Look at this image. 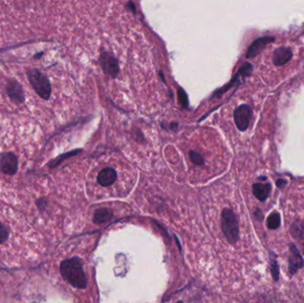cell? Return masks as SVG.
Masks as SVG:
<instances>
[{
	"label": "cell",
	"instance_id": "6da1fadb",
	"mask_svg": "<svg viewBox=\"0 0 304 303\" xmlns=\"http://www.w3.org/2000/svg\"><path fill=\"white\" fill-rule=\"evenodd\" d=\"M60 270L63 278L72 286L76 288H86L87 278L79 259L72 258L63 261Z\"/></svg>",
	"mask_w": 304,
	"mask_h": 303
},
{
	"label": "cell",
	"instance_id": "7a4b0ae2",
	"mask_svg": "<svg viewBox=\"0 0 304 303\" xmlns=\"http://www.w3.org/2000/svg\"><path fill=\"white\" fill-rule=\"evenodd\" d=\"M221 228L226 240L230 245H236L240 237L238 219L230 208H224L221 217Z\"/></svg>",
	"mask_w": 304,
	"mask_h": 303
},
{
	"label": "cell",
	"instance_id": "3957f363",
	"mask_svg": "<svg viewBox=\"0 0 304 303\" xmlns=\"http://www.w3.org/2000/svg\"><path fill=\"white\" fill-rule=\"evenodd\" d=\"M27 76L34 90L42 99L49 100L52 93V86L48 76L42 72L33 69L28 71Z\"/></svg>",
	"mask_w": 304,
	"mask_h": 303
},
{
	"label": "cell",
	"instance_id": "277c9868",
	"mask_svg": "<svg viewBox=\"0 0 304 303\" xmlns=\"http://www.w3.org/2000/svg\"><path fill=\"white\" fill-rule=\"evenodd\" d=\"M101 67L107 75L111 77H116L119 72V65L118 60L111 52L102 51L100 57Z\"/></svg>",
	"mask_w": 304,
	"mask_h": 303
},
{
	"label": "cell",
	"instance_id": "5b68a950",
	"mask_svg": "<svg viewBox=\"0 0 304 303\" xmlns=\"http://www.w3.org/2000/svg\"><path fill=\"white\" fill-rule=\"evenodd\" d=\"M18 166V158L13 152H5L0 156V171L6 176L15 175Z\"/></svg>",
	"mask_w": 304,
	"mask_h": 303
},
{
	"label": "cell",
	"instance_id": "8992f818",
	"mask_svg": "<svg viewBox=\"0 0 304 303\" xmlns=\"http://www.w3.org/2000/svg\"><path fill=\"white\" fill-rule=\"evenodd\" d=\"M252 109L248 105H240L234 111L235 124L240 131H246L252 118Z\"/></svg>",
	"mask_w": 304,
	"mask_h": 303
},
{
	"label": "cell",
	"instance_id": "52a82bcc",
	"mask_svg": "<svg viewBox=\"0 0 304 303\" xmlns=\"http://www.w3.org/2000/svg\"><path fill=\"white\" fill-rule=\"evenodd\" d=\"M290 255L288 259V273L294 277L298 270L304 268V258L295 244H290Z\"/></svg>",
	"mask_w": 304,
	"mask_h": 303
},
{
	"label": "cell",
	"instance_id": "ba28073f",
	"mask_svg": "<svg viewBox=\"0 0 304 303\" xmlns=\"http://www.w3.org/2000/svg\"><path fill=\"white\" fill-rule=\"evenodd\" d=\"M6 94L15 104H22L25 101V95L23 86L15 79H8L5 86Z\"/></svg>",
	"mask_w": 304,
	"mask_h": 303
},
{
	"label": "cell",
	"instance_id": "9c48e42d",
	"mask_svg": "<svg viewBox=\"0 0 304 303\" xmlns=\"http://www.w3.org/2000/svg\"><path fill=\"white\" fill-rule=\"evenodd\" d=\"M117 180V172L110 167H107L101 171L97 176V181L103 187H109Z\"/></svg>",
	"mask_w": 304,
	"mask_h": 303
},
{
	"label": "cell",
	"instance_id": "30bf717a",
	"mask_svg": "<svg viewBox=\"0 0 304 303\" xmlns=\"http://www.w3.org/2000/svg\"><path fill=\"white\" fill-rule=\"evenodd\" d=\"M271 192V183H254L253 185V194L261 202L266 201Z\"/></svg>",
	"mask_w": 304,
	"mask_h": 303
},
{
	"label": "cell",
	"instance_id": "8fae6325",
	"mask_svg": "<svg viewBox=\"0 0 304 303\" xmlns=\"http://www.w3.org/2000/svg\"><path fill=\"white\" fill-rule=\"evenodd\" d=\"M292 57V52L289 48H280L276 50L273 61L277 65H283L289 61Z\"/></svg>",
	"mask_w": 304,
	"mask_h": 303
},
{
	"label": "cell",
	"instance_id": "7c38bea8",
	"mask_svg": "<svg viewBox=\"0 0 304 303\" xmlns=\"http://www.w3.org/2000/svg\"><path fill=\"white\" fill-rule=\"evenodd\" d=\"M271 40H273V38H269V37L257 39L256 41L253 43L248 49L247 54V58H253V57L257 55L259 52H261V50H262L263 48L266 46L267 43L270 42Z\"/></svg>",
	"mask_w": 304,
	"mask_h": 303
},
{
	"label": "cell",
	"instance_id": "4fadbf2b",
	"mask_svg": "<svg viewBox=\"0 0 304 303\" xmlns=\"http://www.w3.org/2000/svg\"><path fill=\"white\" fill-rule=\"evenodd\" d=\"M251 70V66L248 64V63H246V65H244V66L240 69V71L238 72V74L236 75V76L233 78L232 81L228 84V85H226V86H224L223 88H221V89H219V90L215 91L214 93V95H212V97H211V99H213L214 97L215 96H219L220 95H222V94H224L225 91L228 90V88L230 87V86H232V84L235 82V81L238 80L240 77L242 78L244 76H246L247 73H248V71Z\"/></svg>",
	"mask_w": 304,
	"mask_h": 303
},
{
	"label": "cell",
	"instance_id": "5bb4252c",
	"mask_svg": "<svg viewBox=\"0 0 304 303\" xmlns=\"http://www.w3.org/2000/svg\"><path fill=\"white\" fill-rule=\"evenodd\" d=\"M290 234L295 239L304 240V222L296 219L290 226Z\"/></svg>",
	"mask_w": 304,
	"mask_h": 303
},
{
	"label": "cell",
	"instance_id": "9a60e30c",
	"mask_svg": "<svg viewBox=\"0 0 304 303\" xmlns=\"http://www.w3.org/2000/svg\"><path fill=\"white\" fill-rule=\"evenodd\" d=\"M112 217V213L109 209L102 208L97 210L94 215V222L96 224L104 223L109 221Z\"/></svg>",
	"mask_w": 304,
	"mask_h": 303
},
{
	"label": "cell",
	"instance_id": "2e32d148",
	"mask_svg": "<svg viewBox=\"0 0 304 303\" xmlns=\"http://www.w3.org/2000/svg\"><path fill=\"white\" fill-rule=\"evenodd\" d=\"M266 224L267 227L271 230L278 229L279 227H280L281 225L280 213H278V212L271 213L269 215V217L267 218Z\"/></svg>",
	"mask_w": 304,
	"mask_h": 303
},
{
	"label": "cell",
	"instance_id": "e0dca14e",
	"mask_svg": "<svg viewBox=\"0 0 304 303\" xmlns=\"http://www.w3.org/2000/svg\"><path fill=\"white\" fill-rule=\"evenodd\" d=\"M271 263H270V270H271V277L273 280L275 282H278L279 280V274H280V271H279V266L278 261L276 260V258H272L271 257Z\"/></svg>",
	"mask_w": 304,
	"mask_h": 303
},
{
	"label": "cell",
	"instance_id": "ac0fdd59",
	"mask_svg": "<svg viewBox=\"0 0 304 303\" xmlns=\"http://www.w3.org/2000/svg\"><path fill=\"white\" fill-rule=\"evenodd\" d=\"M178 99H179V102L180 104L183 107V108H187L189 102H188V96L186 95L185 91L183 89H179L178 90Z\"/></svg>",
	"mask_w": 304,
	"mask_h": 303
},
{
	"label": "cell",
	"instance_id": "d6986e66",
	"mask_svg": "<svg viewBox=\"0 0 304 303\" xmlns=\"http://www.w3.org/2000/svg\"><path fill=\"white\" fill-rule=\"evenodd\" d=\"M190 157L191 159V161L193 162L196 165H203L204 164V158L203 156H201L199 153H197L195 152H190Z\"/></svg>",
	"mask_w": 304,
	"mask_h": 303
},
{
	"label": "cell",
	"instance_id": "ffe728a7",
	"mask_svg": "<svg viewBox=\"0 0 304 303\" xmlns=\"http://www.w3.org/2000/svg\"><path fill=\"white\" fill-rule=\"evenodd\" d=\"M254 218L257 220L259 223H261L263 221V213L259 208L256 209V211L254 212Z\"/></svg>",
	"mask_w": 304,
	"mask_h": 303
},
{
	"label": "cell",
	"instance_id": "44dd1931",
	"mask_svg": "<svg viewBox=\"0 0 304 303\" xmlns=\"http://www.w3.org/2000/svg\"><path fill=\"white\" fill-rule=\"evenodd\" d=\"M284 184H285V180H279L277 181V185H278L279 188H283Z\"/></svg>",
	"mask_w": 304,
	"mask_h": 303
},
{
	"label": "cell",
	"instance_id": "7402d4cb",
	"mask_svg": "<svg viewBox=\"0 0 304 303\" xmlns=\"http://www.w3.org/2000/svg\"><path fill=\"white\" fill-rule=\"evenodd\" d=\"M127 5L129 6V9L133 10V12L134 13V11H135V8H134V7H135V6H134V4H133V2H128V3H127Z\"/></svg>",
	"mask_w": 304,
	"mask_h": 303
},
{
	"label": "cell",
	"instance_id": "603a6c76",
	"mask_svg": "<svg viewBox=\"0 0 304 303\" xmlns=\"http://www.w3.org/2000/svg\"><path fill=\"white\" fill-rule=\"evenodd\" d=\"M302 252H303V254H304V244L302 246Z\"/></svg>",
	"mask_w": 304,
	"mask_h": 303
}]
</instances>
